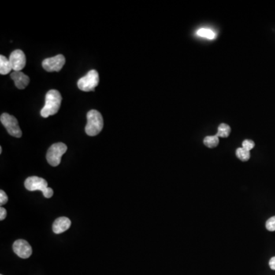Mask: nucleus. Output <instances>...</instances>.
Listing matches in <instances>:
<instances>
[{"instance_id": "obj_21", "label": "nucleus", "mask_w": 275, "mask_h": 275, "mask_svg": "<svg viewBox=\"0 0 275 275\" xmlns=\"http://www.w3.org/2000/svg\"><path fill=\"white\" fill-rule=\"evenodd\" d=\"M269 266L272 270H275V257L271 258L270 261H269Z\"/></svg>"}, {"instance_id": "obj_18", "label": "nucleus", "mask_w": 275, "mask_h": 275, "mask_svg": "<svg viewBox=\"0 0 275 275\" xmlns=\"http://www.w3.org/2000/svg\"><path fill=\"white\" fill-rule=\"evenodd\" d=\"M254 146H255L254 142L252 140H250V139H246L242 142V148L246 149V150H250V151L254 147Z\"/></svg>"}, {"instance_id": "obj_11", "label": "nucleus", "mask_w": 275, "mask_h": 275, "mask_svg": "<svg viewBox=\"0 0 275 275\" xmlns=\"http://www.w3.org/2000/svg\"><path fill=\"white\" fill-rule=\"evenodd\" d=\"M71 221L68 217H60L53 224V232L55 234H61L68 230L71 227Z\"/></svg>"}, {"instance_id": "obj_13", "label": "nucleus", "mask_w": 275, "mask_h": 275, "mask_svg": "<svg viewBox=\"0 0 275 275\" xmlns=\"http://www.w3.org/2000/svg\"><path fill=\"white\" fill-rule=\"evenodd\" d=\"M231 132V128L229 125L222 123L220 126L218 127V132L217 133V136L222 137V138H227Z\"/></svg>"}, {"instance_id": "obj_6", "label": "nucleus", "mask_w": 275, "mask_h": 275, "mask_svg": "<svg viewBox=\"0 0 275 275\" xmlns=\"http://www.w3.org/2000/svg\"><path fill=\"white\" fill-rule=\"evenodd\" d=\"M0 121L7 130L8 133L16 138H21L23 135L21 128L19 127L17 119L8 113H2L0 117Z\"/></svg>"}, {"instance_id": "obj_9", "label": "nucleus", "mask_w": 275, "mask_h": 275, "mask_svg": "<svg viewBox=\"0 0 275 275\" xmlns=\"http://www.w3.org/2000/svg\"><path fill=\"white\" fill-rule=\"evenodd\" d=\"M13 251L22 258H28L32 254V249L27 241L19 239L13 244Z\"/></svg>"}, {"instance_id": "obj_5", "label": "nucleus", "mask_w": 275, "mask_h": 275, "mask_svg": "<svg viewBox=\"0 0 275 275\" xmlns=\"http://www.w3.org/2000/svg\"><path fill=\"white\" fill-rule=\"evenodd\" d=\"M99 74L96 70H92L86 76L78 80V88L84 92L94 91L99 84Z\"/></svg>"}, {"instance_id": "obj_4", "label": "nucleus", "mask_w": 275, "mask_h": 275, "mask_svg": "<svg viewBox=\"0 0 275 275\" xmlns=\"http://www.w3.org/2000/svg\"><path fill=\"white\" fill-rule=\"evenodd\" d=\"M67 150H68V147L65 144L62 143V142H58V143L52 145L49 148L47 155H46L49 165L53 167L58 166L61 164L63 154L66 153Z\"/></svg>"}, {"instance_id": "obj_15", "label": "nucleus", "mask_w": 275, "mask_h": 275, "mask_svg": "<svg viewBox=\"0 0 275 275\" xmlns=\"http://www.w3.org/2000/svg\"><path fill=\"white\" fill-rule=\"evenodd\" d=\"M235 154L241 161H244V162L249 161L250 159V156H251L250 150H246L243 148L237 149V150L235 151Z\"/></svg>"}, {"instance_id": "obj_2", "label": "nucleus", "mask_w": 275, "mask_h": 275, "mask_svg": "<svg viewBox=\"0 0 275 275\" xmlns=\"http://www.w3.org/2000/svg\"><path fill=\"white\" fill-rule=\"evenodd\" d=\"M87 124L85 132L90 136H96L103 128V119L100 112L95 109L89 111L87 113Z\"/></svg>"}, {"instance_id": "obj_8", "label": "nucleus", "mask_w": 275, "mask_h": 275, "mask_svg": "<svg viewBox=\"0 0 275 275\" xmlns=\"http://www.w3.org/2000/svg\"><path fill=\"white\" fill-rule=\"evenodd\" d=\"M9 60L12 71H21L25 66L26 57L23 50H16L12 52Z\"/></svg>"}, {"instance_id": "obj_1", "label": "nucleus", "mask_w": 275, "mask_h": 275, "mask_svg": "<svg viewBox=\"0 0 275 275\" xmlns=\"http://www.w3.org/2000/svg\"><path fill=\"white\" fill-rule=\"evenodd\" d=\"M62 97L60 92L56 90H50L45 96V105L41 110V116L48 118L54 116L58 112L61 107Z\"/></svg>"}, {"instance_id": "obj_10", "label": "nucleus", "mask_w": 275, "mask_h": 275, "mask_svg": "<svg viewBox=\"0 0 275 275\" xmlns=\"http://www.w3.org/2000/svg\"><path fill=\"white\" fill-rule=\"evenodd\" d=\"M10 76L14 80L15 86L19 90H24L29 84V77L22 71H13Z\"/></svg>"}, {"instance_id": "obj_16", "label": "nucleus", "mask_w": 275, "mask_h": 275, "mask_svg": "<svg viewBox=\"0 0 275 275\" xmlns=\"http://www.w3.org/2000/svg\"><path fill=\"white\" fill-rule=\"evenodd\" d=\"M198 35L202 38H208V39H214L216 37L213 31L209 28H200L198 31Z\"/></svg>"}, {"instance_id": "obj_22", "label": "nucleus", "mask_w": 275, "mask_h": 275, "mask_svg": "<svg viewBox=\"0 0 275 275\" xmlns=\"http://www.w3.org/2000/svg\"><path fill=\"white\" fill-rule=\"evenodd\" d=\"M2 147H0V154H2Z\"/></svg>"}, {"instance_id": "obj_7", "label": "nucleus", "mask_w": 275, "mask_h": 275, "mask_svg": "<svg viewBox=\"0 0 275 275\" xmlns=\"http://www.w3.org/2000/svg\"><path fill=\"white\" fill-rule=\"evenodd\" d=\"M65 57L62 54H58L55 57L46 58L42 61V67L48 72H59L65 64Z\"/></svg>"}, {"instance_id": "obj_23", "label": "nucleus", "mask_w": 275, "mask_h": 275, "mask_svg": "<svg viewBox=\"0 0 275 275\" xmlns=\"http://www.w3.org/2000/svg\"></svg>"}, {"instance_id": "obj_20", "label": "nucleus", "mask_w": 275, "mask_h": 275, "mask_svg": "<svg viewBox=\"0 0 275 275\" xmlns=\"http://www.w3.org/2000/svg\"><path fill=\"white\" fill-rule=\"evenodd\" d=\"M6 215H7L6 209L2 206V207L0 208V220H5Z\"/></svg>"}, {"instance_id": "obj_3", "label": "nucleus", "mask_w": 275, "mask_h": 275, "mask_svg": "<svg viewBox=\"0 0 275 275\" xmlns=\"http://www.w3.org/2000/svg\"><path fill=\"white\" fill-rule=\"evenodd\" d=\"M25 187L29 191H42L44 197L46 198H50L54 194L53 190L48 187L46 180L39 176H32L28 177L25 181Z\"/></svg>"}, {"instance_id": "obj_14", "label": "nucleus", "mask_w": 275, "mask_h": 275, "mask_svg": "<svg viewBox=\"0 0 275 275\" xmlns=\"http://www.w3.org/2000/svg\"><path fill=\"white\" fill-rule=\"evenodd\" d=\"M203 144H204L206 147L210 148V149L217 147L219 144V137L217 136V135L205 137Z\"/></svg>"}, {"instance_id": "obj_19", "label": "nucleus", "mask_w": 275, "mask_h": 275, "mask_svg": "<svg viewBox=\"0 0 275 275\" xmlns=\"http://www.w3.org/2000/svg\"><path fill=\"white\" fill-rule=\"evenodd\" d=\"M8 200H9V198H8L6 194L2 190H1L0 191V204H1V206L5 205L8 202Z\"/></svg>"}, {"instance_id": "obj_12", "label": "nucleus", "mask_w": 275, "mask_h": 275, "mask_svg": "<svg viewBox=\"0 0 275 275\" xmlns=\"http://www.w3.org/2000/svg\"><path fill=\"white\" fill-rule=\"evenodd\" d=\"M12 70L9 59L6 58L5 56H0V74L2 75H8Z\"/></svg>"}, {"instance_id": "obj_17", "label": "nucleus", "mask_w": 275, "mask_h": 275, "mask_svg": "<svg viewBox=\"0 0 275 275\" xmlns=\"http://www.w3.org/2000/svg\"><path fill=\"white\" fill-rule=\"evenodd\" d=\"M266 228L270 232L275 231V217H271L268 221L266 222Z\"/></svg>"}]
</instances>
